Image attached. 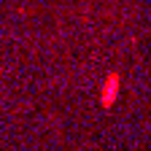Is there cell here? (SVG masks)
Listing matches in <instances>:
<instances>
[{
	"mask_svg": "<svg viewBox=\"0 0 151 151\" xmlns=\"http://www.w3.org/2000/svg\"><path fill=\"white\" fill-rule=\"evenodd\" d=\"M116 89H119V78H116V76H111L108 84H105V89H103V103H105V105L113 103V97H116Z\"/></svg>",
	"mask_w": 151,
	"mask_h": 151,
	"instance_id": "6da1fadb",
	"label": "cell"
}]
</instances>
